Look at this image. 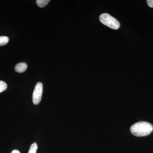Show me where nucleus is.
Listing matches in <instances>:
<instances>
[{
  "mask_svg": "<svg viewBox=\"0 0 153 153\" xmlns=\"http://www.w3.org/2000/svg\"><path fill=\"white\" fill-rule=\"evenodd\" d=\"M100 21L103 25L114 30H117L120 26L118 21L108 14H101L100 16Z\"/></svg>",
  "mask_w": 153,
  "mask_h": 153,
  "instance_id": "nucleus-2",
  "label": "nucleus"
},
{
  "mask_svg": "<svg viewBox=\"0 0 153 153\" xmlns=\"http://www.w3.org/2000/svg\"><path fill=\"white\" fill-rule=\"evenodd\" d=\"M147 3L149 7L153 8V0H148L147 1Z\"/></svg>",
  "mask_w": 153,
  "mask_h": 153,
  "instance_id": "nucleus-9",
  "label": "nucleus"
},
{
  "mask_svg": "<svg viewBox=\"0 0 153 153\" xmlns=\"http://www.w3.org/2000/svg\"><path fill=\"white\" fill-rule=\"evenodd\" d=\"M153 130L152 125L146 122H140L134 124L130 128L132 134L137 137L146 136L149 134Z\"/></svg>",
  "mask_w": 153,
  "mask_h": 153,
  "instance_id": "nucleus-1",
  "label": "nucleus"
},
{
  "mask_svg": "<svg viewBox=\"0 0 153 153\" xmlns=\"http://www.w3.org/2000/svg\"><path fill=\"white\" fill-rule=\"evenodd\" d=\"M38 148V145L37 143H33L31 145L28 153H36Z\"/></svg>",
  "mask_w": 153,
  "mask_h": 153,
  "instance_id": "nucleus-7",
  "label": "nucleus"
},
{
  "mask_svg": "<svg viewBox=\"0 0 153 153\" xmlns=\"http://www.w3.org/2000/svg\"><path fill=\"white\" fill-rule=\"evenodd\" d=\"M7 88V83L4 81L0 80V93L5 91Z\"/></svg>",
  "mask_w": 153,
  "mask_h": 153,
  "instance_id": "nucleus-8",
  "label": "nucleus"
},
{
  "mask_svg": "<svg viewBox=\"0 0 153 153\" xmlns=\"http://www.w3.org/2000/svg\"><path fill=\"white\" fill-rule=\"evenodd\" d=\"M11 153H21L20 152H19V150H14L13 151H12V152Z\"/></svg>",
  "mask_w": 153,
  "mask_h": 153,
  "instance_id": "nucleus-10",
  "label": "nucleus"
},
{
  "mask_svg": "<svg viewBox=\"0 0 153 153\" xmlns=\"http://www.w3.org/2000/svg\"><path fill=\"white\" fill-rule=\"evenodd\" d=\"M27 68V65L25 63H20L17 64L15 67V70L18 73L25 72Z\"/></svg>",
  "mask_w": 153,
  "mask_h": 153,
  "instance_id": "nucleus-4",
  "label": "nucleus"
},
{
  "mask_svg": "<svg viewBox=\"0 0 153 153\" xmlns=\"http://www.w3.org/2000/svg\"><path fill=\"white\" fill-rule=\"evenodd\" d=\"M50 2L49 0H37L36 3L39 7L43 8Z\"/></svg>",
  "mask_w": 153,
  "mask_h": 153,
  "instance_id": "nucleus-5",
  "label": "nucleus"
},
{
  "mask_svg": "<svg viewBox=\"0 0 153 153\" xmlns=\"http://www.w3.org/2000/svg\"><path fill=\"white\" fill-rule=\"evenodd\" d=\"M9 41L8 37L7 36H0V47L7 44Z\"/></svg>",
  "mask_w": 153,
  "mask_h": 153,
  "instance_id": "nucleus-6",
  "label": "nucleus"
},
{
  "mask_svg": "<svg viewBox=\"0 0 153 153\" xmlns=\"http://www.w3.org/2000/svg\"><path fill=\"white\" fill-rule=\"evenodd\" d=\"M43 92V85L41 82L36 84L33 94V103L35 105L39 104L41 101Z\"/></svg>",
  "mask_w": 153,
  "mask_h": 153,
  "instance_id": "nucleus-3",
  "label": "nucleus"
}]
</instances>
